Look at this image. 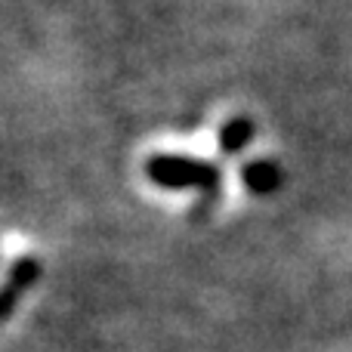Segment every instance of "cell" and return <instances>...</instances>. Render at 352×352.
Returning a JSON list of instances; mask_svg holds the SVG:
<instances>
[{
    "mask_svg": "<svg viewBox=\"0 0 352 352\" xmlns=\"http://www.w3.org/2000/svg\"><path fill=\"white\" fill-rule=\"evenodd\" d=\"M146 176L148 182L167 192H219V167L192 155H152L146 161Z\"/></svg>",
    "mask_w": 352,
    "mask_h": 352,
    "instance_id": "1",
    "label": "cell"
},
{
    "mask_svg": "<svg viewBox=\"0 0 352 352\" xmlns=\"http://www.w3.org/2000/svg\"><path fill=\"white\" fill-rule=\"evenodd\" d=\"M37 278H41V263H37V256L25 254L10 266V272H6V285H3V297H0V316H3V322L12 316L16 300L37 285Z\"/></svg>",
    "mask_w": 352,
    "mask_h": 352,
    "instance_id": "2",
    "label": "cell"
},
{
    "mask_svg": "<svg viewBox=\"0 0 352 352\" xmlns=\"http://www.w3.org/2000/svg\"><path fill=\"white\" fill-rule=\"evenodd\" d=\"M241 182L254 195H272L281 186V170L272 161H250L241 167Z\"/></svg>",
    "mask_w": 352,
    "mask_h": 352,
    "instance_id": "3",
    "label": "cell"
},
{
    "mask_svg": "<svg viewBox=\"0 0 352 352\" xmlns=\"http://www.w3.org/2000/svg\"><path fill=\"white\" fill-rule=\"evenodd\" d=\"M254 121L250 118H232V121H226L223 127H219V136H217V146L223 155H241L244 148L254 142Z\"/></svg>",
    "mask_w": 352,
    "mask_h": 352,
    "instance_id": "4",
    "label": "cell"
}]
</instances>
